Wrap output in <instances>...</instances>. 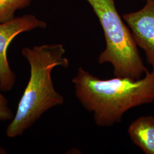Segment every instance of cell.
<instances>
[{
  "label": "cell",
  "mask_w": 154,
  "mask_h": 154,
  "mask_svg": "<svg viewBox=\"0 0 154 154\" xmlns=\"http://www.w3.org/2000/svg\"><path fill=\"white\" fill-rule=\"evenodd\" d=\"M32 0H0V23L13 20L16 11L30 5Z\"/></svg>",
  "instance_id": "52a82bcc"
},
{
  "label": "cell",
  "mask_w": 154,
  "mask_h": 154,
  "mask_svg": "<svg viewBox=\"0 0 154 154\" xmlns=\"http://www.w3.org/2000/svg\"><path fill=\"white\" fill-rule=\"evenodd\" d=\"M46 23L32 14L15 17L9 21L0 23V90L11 91L16 82V74L7 59L6 51L12 40L21 33L36 29L46 28Z\"/></svg>",
  "instance_id": "277c9868"
},
{
  "label": "cell",
  "mask_w": 154,
  "mask_h": 154,
  "mask_svg": "<svg viewBox=\"0 0 154 154\" xmlns=\"http://www.w3.org/2000/svg\"><path fill=\"white\" fill-rule=\"evenodd\" d=\"M128 134L132 143L146 154H154V116H142L130 125Z\"/></svg>",
  "instance_id": "8992f818"
},
{
  "label": "cell",
  "mask_w": 154,
  "mask_h": 154,
  "mask_svg": "<svg viewBox=\"0 0 154 154\" xmlns=\"http://www.w3.org/2000/svg\"><path fill=\"white\" fill-rule=\"evenodd\" d=\"M65 52L62 44L22 49V55L30 66V75L16 113L7 127L6 134L9 138L22 135L46 111L63 104L64 98L56 91L51 72L56 67H69V60L64 56Z\"/></svg>",
  "instance_id": "7a4b0ae2"
},
{
  "label": "cell",
  "mask_w": 154,
  "mask_h": 154,
  "mask_svg": "<svg viewBox=\"0 0 154 154\" xmlns=\"http://www.w3.org/2000/svg\"><path fill=\"white\" fill-rule=\"evenodd\" d=\"M93 9L103 29L106 48L98 63H110L114 77L142 78L148 72L131 31L123 22L114 0H86Z\"/></svg>",
  "instance_id": "3957f363"
},
{
  "label": "cell",
  "mask_w": 154,
  "mask_h": 154,
  "mask_svg": "<svg viewBox=\"0 0 154 154\" xmlns=\"http://www.w3.org/2000/svg\"><path fill=\"white\" fill-rule=\"evenodd\" d=\"M8 154V151L4 147L0 146V154Z\"/></svg>",
  "instance_id": "9c48e42d"
},
{
  "label": "cell",
  "mask_w": 154,
  "mask_h": 154,
  "mask_svg": "<svg viewBox=\"0 0 154 154\" xmlns=\"http://www.w3.org/2000/svg\"><path fill=\"white\" fill-rule=\"evenodd\" d=\"M72 82L77 99L99 127L112 126L127 111L154 101V70L137 80L102 79L79 67Z\"/></svg>",
  "instance_id": "6da1fadb"
},
{
  "label": "cell",
  "mask_w": 154,
  "mask_h": 154,
  "mask_svg": "<svg viewBox=\"0 0 154 154\" xmlns=\"http://www.w3.org/2000/svg\"></svg>",
  "instance_id": "30bf717a"
},
{
  "label": "cell",
  "mask_w": 154,
  "mask_h": 154,
  "mask_svg": "<svg viewBox=\"0 0 154 154\" xmlns=\"http://www.w3.org/2000/svg\"><path fill=\"white\" fill-rule=\"evenodd\" d=\"M142 9L123 16L134 39L144 50L146 60L154 70V0H146Z\"/></svg>",
  "instance_id": "5b68a950"
},
{
  "label": "cell",
  "mask_w": 154,
  "mask_h": 154,
  "mask_svg": "<svg viewBox=\"0 0 154 154\" xmlns=\"http://www.w3.org/2000/svg\"><path fill=\"white\" fill-rule=\"evenodd\" d=\"M14 116L8 100L0 92V121H11Z\"/></svg>",
  "instance_id": "ba28073f"
}]
</instances>
